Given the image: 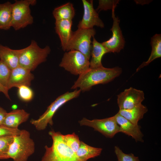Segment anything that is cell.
<instances>
[{
  "label": "cell",
  "instance_id": "cell-17",
  "mask_svg": "<svg viewBox=\"0 0 161 161\" xmlns=\"http://www.w3.org/2000/svg\"><path fill=\"white\" fill-rule=\"evenodd\" d=\"M22 49H13L0 44V59L11 69L19 66V59Z\"/></svg>",
  "mask_w": 161,
  "mask_h": 161
},
{
  "label": "cell",
  "instance_id": "cell-13",
  "mask_svg": "<svg viewBox=\"0 0 161 161\" xmlns=\"http://www.w3.org/2000/svg\"><path fill=\"white\" fill-rule=\"evenodd\" d=\"M31 71L20 66L12 69L7 88L9 90L13 87L22 86H30L34 76Z\"/></svg>",
  "mask_w": 161,
  "mask_h": 161
},
{
  "label": "cell",
  "instance_id": "cell-33",
  "mask_svg": "<svg viewBox=\"0 0 161 161\" xmlns=\"http://www.w3.org/2000/svg\"><path fill=\"white\" fill-rule=\"evenodd\" d=\"M12 108L13 109V110L16 109H17V106L16 105H15V104L13 105L12 106Z\"/></svg>",
  "mask_w": 161,
  "mask_h": 161
},
{
  "label": "cell",
  "instance_id": "cell-29",
  "mask_svg": "<svg viewBox=\"0 0 161 161\" xmlns=\"http://www.w3.org/2000/svg\"><path fill=\"white\" fill-rule=\"evenodd\" d=\"M119 1V0H99V5L97 10L101 11L115 9Z\"/></svg>",
  "mask_w": 161,
  "mask_h": 161
},
{
  "label": "cell",
  "instance_id": "cell-11",
  "mask_svg": "<svg viewBox=\"0 0 161 161\" xmlns=\"http://www.w3.org/2000/svg\"><path fill=\"white\" fill-rule=\"evenodd\" d=\"M144 99L143 91L131 87L117 95V103L119 109H129L141 104Z\"/></svg>",
  "mask_w": 161,
  "mask_h": 161
},
{
  "label": "cell",
  "instance_id": "cell-12",
  "mask_svg": "<svg viewBox=\"0 0 161 161\" xmlns=\"http://www.w3.org/2000/svg\"><path fill=\"white\" fill-rule=\"evenodd\" d=\"M84 13L81 20L78 25V28L83 29L93 28L94 26L102 28L104 24L93 7L92 0H82Z\"/></svg>",
  "mask_w": 161,
  "mask_h": 161
},
{
  "label": "cell",
  "instance_id": "cell-19",
  "mask_svg": "<svg viewBox=\"0 0 161 161\" xmlns=\"http://www.w3.org/2000/svg\"><path fill=\"white\" fill-rule=\"evenodd\" d=\"M148 110L147 107L141 103L130 109H119L118 113L134 124L138 125V121L143 118Z\"/></svg>",
  "mask_w": 161,
  "mask_h": 161
},
{
  "label": "cell",
  "instance_id": "cell-3",
  "mask_svg": "<svg viewBox=\"0 0 161 161\" xmlns=\"http://www.w3.org/2000/svg\"><path fill=\"white\" fill-rule=\"evenodd\" d=\"M35 143L27 131L21 130L18 135L14 136L13 140L9 148V158L13 161H27L34 152Z\"/></svg>",
  "mask_w": 161,
  "mask_h": 161
},
{
  "label": "cell",
  "instance_id": "cell-25",
  "mask_svg": "<svg viewBox=\"0 0 161 161\" xmlns=\"http://www.w3.org/2000/svg\"><path fill=\"white\" fill-rule=\"evenodd\" d=\"M63 139L65 143L76 153L79 147L81 141L78 135L75 133L63 135Z\"/></svg>",
  "mask_w": 161,
  "mask_h": 161
},
{
  "label": "cell",
  "instance_id": "cell-31",
  "mask_svg": "<svg viewBox=\"0 0 161 161\" xmlns=\"http://www.w3.org/2000/svg\"><path fill=\"white\" fill-rule=\"evenodd\" d=\"M7 113L5 109L0 107V126L3 125Z\"/></svg>",
  "mask_w": 161,
  "mask_h": 161
},
{
  "label": "cell",
  "instance_id": "cell-20",
  "mask_svg": "<svg viewBox=\"0 0 161 161\" xmlns=\"http://www.w3.org/2000/svg\"><path fill=\"white\" fill-rule=\"evenodd\" d=\"M102 150L101 148L92 147L81 141L79 147L76 154L82 161H87L89 159L99 156Z\"/></svg>",
  "mask_w": 161,
  "mask_h": 161
},
{
  "label": "cell",
  "instance_id": "cell-28",
  "mask_svg": "<svg viewBox=\"0 0 161 161\" xmlns=\"http://www.w3.org/2000/svg\"><path fill=\"white\" fill-rule=\"evenodd\" d=\"M114 152L117 157V161H140L138 157L134 156L132 153H124L117 146L114 147Z\"/></svg>",
  "mask_w": 161,
  "mask_h": 161
},
{
  "label": "cell",
  "instance_id": "cell-16",
  "mask_svg": "<svg viewBox=\"0 0 161 161\" xmlns=\"http://www.w3.org/2000/svg\"><path fill=\"white\" fill-rule=\"evenodd\" d=\"M30 113L23 109H16L7 113L3 125L7 127L18 129L21 123L29 119Z\"/></svg>",
  "mask_w": 161,
  "mask_h": 161
},
{
  "label": "cell",
  "instance_id": "cell-21",
  "mask_svg": "<svg viewBox=\"0 0 161 161\" xmlns=\"http://www.w3.org/2000/svg\"><path fill=\"white\" fill-rule=\"evenodd\" d=\"M151 45L152 50L151 55L146 61L143 62L137 69L136 72L148 65L156 59L161 57V35L156 34L151 38Z\"/></svg>",
  "mask_w": 161,
  "mask_h": 161
},
{
  "label": "cell",
  "instance_id": "cell-9",
  "mask_svg": "<svg viewBox=\"0 0 161 161\" xmlns=\"http://www.w3.org/2000/svg\"><path fill=\"white\" fill-rule=\"evenodd\" d=\"M81 126L93 128L106 137L112 138L119 132V127L114 116L103 119L89 120L84 117L78 121Z\"/></svg>",
  "mask_w": 161,
  "mask_h": 161
},
{
  "label": "cell",
  "instance_id": "cell-24",
  "mask_svg": "<svg viewBox=\"0 0 161 161\" xmlns=\"http://www.w3.org/2000/svg\"><path fill=\"white\" fill-rule=\"evenodd\" d=\"M14 136L7 135L0 137V159L9 158L8 152L9 146L13 140Z\"/></svg>",
  "mask_w": 161,
  "mask_h": 161
},
{
  "label": "cell",
  "instance_id": "cell-6",
  "mask_svg": "<svg viewBox=\"0 0 161 161\" xmlns=\"http://www.w3.org/2000/svg\"><path fill=\"white\" fill-rule=\"evenodd\" d=\"M36 3L35 0H16L12 4L11 27L15 30H18L32 24L33 18L30 7Z\"/></svg>",
  "mask_w": 161,
  "mask_h": 161
},
{
  "label": "cell",
  "instance_id": "cell-27",
  "mask_svg": "<svg viewBox=\"0 0 161 161\" xmlns=\"http://www.w3.org/2000/svg\"><path fill=\"white\" fill-rule=\"evenodd\" d=\"M18 88V94L20 99L22 101L27 102L31 101L33 97L32 89L26 86H22Z\"/></svg>",
  "mask_w": 161,
  "mask_h": 161
},
{
  "label": "cell",
  "instance_id": "cell-7",
  "mask_svg": "<svg viewBox=\"0 0 161 161\" xmlns=\"http://www.w3.org/2000/svg\"><path fill=\"white\" fill-rule=\"evenodd\" d=\"M89 61L80 52L72 50L64 53L59 66L73 75L79 76L89 69Z\"/></svg>",
  "mask_w": 161,
  "mask_h": 161
},
{
  "label": "cell",
  "instance_id": "cell-30",
  "mask_svg": "<svg viewBox=\"0 0 161 161\" xmlns=\"http://www.w3.org/2000/svg\"><path fill=\"white\" fill-rule=\"evenodd\" d=\"M21 130L10 128L3 126H0V137L4 135H16L20 133Z\"/></svg>",
  "mask_w": 161,
  "mask_h": 161
},
{
  "label": "cell",
  "instance_id": "cell-1",
  "mask_svg": "<svg viewBox=\"0 0 161 161\" xmlns=\"http://www.w3.org/2000/svg\"><path fill=\"white\" fill-rule=\"evenodd\" d=\"M122 72V69L118 67L107 68L103 66L89 68L79 75L71 89H75L79 88L81 91H87L93 86L110 82L119 76Z\"/></svg>",
  "mask_w": 161,
  "mask_h": 161
},
{
  "label": "cell",
  "instance_id": "cell-23",
  "mask_svg": "<svg viewBox=\"0 0 161 161\" xmlns=\"http://www.w3.org/2000/svg\"><path fill=\"white\" fill-rule=\"evenodd\" d=\"M75 11L73 4L68 2L55 8L53 15L55 21L71 20L74 18Z\"/></svg>",
  "mask_w": 161,
  "mask_h": 161
},
{
  "label": "cell",
  "instance_id": "cell-32",
  "mask_svg": "<svg viewBox=\"0 0 161 161\" xmlns=\"http://www.w3.org/2000/svg\"><path fill=\"white\" fill-rule=\"evenodd\" d=\"M9 90L0 84V92L3 93L5 96L8 99L10 100V99L8 93Z\"/></svg>",
  "mask_w": 161,
  "mask_h": 161
},
{
  "label": "cell",
  "instance_id": "cell-22",
  "mask_svg": "<svg viewBox=\"0 0 161 161\" xmlns=\"http://www.w3.org/2000/svg\"><path fill=\"white\" fill-rule=\"evenodd\" d=\"M12 4L7 1L0 4V29L9 30L11 27Z\"/></svg>",
  "mask_w": 161,
  "mask_h": 161
},
{
  "label": "cell",
  "instance_id": "cell-10",
  "mask_svg": "<svg viewBox=\"0 0 161 161\" xmlns=\"http://www.w3.org/2000/svg\"><path fill=\"white\" fill-rule=\"evenodd\" d=\"M112 10L113 24L110 30L112 32V36L108 40L102 44L109 52L118 53L123 49L125 41L120 27V20L115 15V9Z\"/></svg>",
  "mask_w": 161,
  "mask_h": 161
},
{
  "label": "cell",
  "instance_id": "cell-15",
  "mask_svg": "<svg viewBox=\"0 0 161 161\" xmlns=\"http://www.w3.org/2000/svg\"><path fill=\"white\" fill-rule=\"evenodd\" d=\"M72 23L71 20L55 21V30L60 39L62 48L64 51H66L72 35Z\"/></svg>",
  "mask_w": 161,
  "mask_h": 161
},
{
  "label": "cell",
  "instance_id": "cell-18",
  "mask_svg": "<svg viewBox=\"0 0 161 161\" xmlns=\"http://www.w3.org/2000/svg\"><path fill=\"white\" fill-rule=\"evenodd\" d=\"M93 38L91 52V58L89 61L90 69L97 68L103 66L101 62L102 57L105 54L109 52L102 43L97 41L94 36Z\"/></svg>",
  "mask_w": 161,
  "mask_h": 161
},
{
  "label": "cell",
  "instance_id": "cell-4",
  "mask_svg": "<svg viewBox=\"0 0 161 161\" xmlns=\"http://www.w3.org/2000/svg\"><path fill=\"white\" fill-rule=\"evenodd\" d=\"M81 91L75 89L72 92H67L58 97L48 106L45 112L37 119H32L31 124L38 131L44 130L48 124L52 126V117L57 111L68 101L77 97Z\"/></svg>",
  "mask_w": 161,
  "mask_h": 161
},
{
  "label": "cell",
  "instance_id": "cell-2",
  "mask_svg": "<svg viewBox=\"0 0 161 161\" xmlns=\"http://www.w3.org/2000/svg\"><path fill=\"white\" fill-rule=\"evenodd\" d=\"M52 140V146H45V151L41 161H83L64 142L63 135L53 130L49 131Z\"/></svg>",
  "mask_w": 161,
  "mask_h": 161
},
{
  "label": "cell",
  "instance_id": "cell-26",
  "mask_svg": "<svg viewBox=\"0 0 161 161\" xmlns=\"http://www.w3.org/2000/svg\"><path fill=\"white\" fill-rule=\"evenodd\" d=\"M11 70L4 62L0 60V84L7 88Z\"/></svg>",
  "mask_w": 161,
  "mask_h": 161
},
{
  "label": "cell",
  "instance_id": "cell-8",
  "mask_svg": "<svg viewBox=\"0 0 161 161\" xmlns=\"http://www.w3.org/2000/svg\"><path fill=\"white\" fill-rule=\"evenodd\" d=\"M95 34V30L93 28H78L73 32L66 51L72 50L78 51L90 60L92 49L91 39Z\"/></svg>",
  "mask_w": 161,
  "mask_h": 161
},
{
  "label": "cell",
  "instance_id": "cell-14",
  "mask_svg": "<svg viewBox=\"0 0 161 161\" xmlns=\"http://www.w3.org/2000/svg\"><path fill=\"white\" fill-rule=\"evenodd\" d=\"M114 116L119 127V132L131 137L137 142H143V134L140 126L132 123L118 113Z\"/></svg>",
  "mask_w": 161,
  "mask_h": 161
},
{
  "label": "cell",
  "instance_id": "cell-5",
  "mask_svg": "<svg viewBox=\"0 0 161 161\" xmlns=\"http://www.w3.org/2000/svg\"><path fill=\"white\" fill-rule=\"evenodd\" d=\"M50 51L49 46L41 48L35 41L32 40L29 46L22 49L19 66L33 71L39 65L46 61Z\"/></svg>",
  "mask_w": 161,
  "mask_h": 161
}]
</instances>
